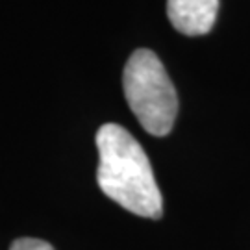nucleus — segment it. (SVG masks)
Masks as SVG:
<instances>
[{"label": "nucleus", "instance_id": "obj_1", "mask_svg": "<svg viewBox=\"0 0 250 250\" xmlns=\"http://www.w3.org/2000/svg\"><path fill=\"white\" fill-rule=\"evenodd\" d=\"M97 182L113 202L145 219H160L163 198L143 146L119 125L100 126L97 134Z\"/></svg>", "mask_w": 250, "mask_h": 250}, {"label": "nucleus", "instance_id": "obj_2", "mask_svg": "<svg viewBox=\"0 0 250 250\" xmlns=\"http://www.w3.org/2000/svg\"><path fill=\"white\" fill-rule=\"evenodd\" d=\"M123 87L128 106L148 134L156 137L170 134L178 115V95L156 54L139 48L130 56Z\"/></svg>", "mask_w": 250, "mask_h": 250}, {"label": "nucleus", "instance_id": "obj_3", "mask_svg": "<svg viewBox=\"0 0 250 250\" xmlns=\"http://www.w3.org/2000/svg\"><path fill=\"white\" fill-rule=\"evenodd\" d=\"M219 0H167V15L180 34L197 37L215 24Z\"/></svg>", "mask_w": 250, "mask_h": 250}, {"label": "nucleus", "instance_id": "obj_4", "mask_svg": "<svg viewBox=\"0 0 250 250\" xmlns=\"http://www.w3.org/2000/svg\"><path fill=\"white\" fill-rule=\"evenodd\" d=\"M9 250H54L50 243L43 241V239H36V237H21L11 243Z\"/></svg>", "mask_w": 250, "mask_h": 250}]
</instances>
